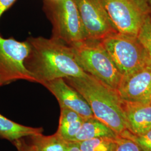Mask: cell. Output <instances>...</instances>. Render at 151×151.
<instances>
[{"label":"cell","instance_id":"cell-1","mask_svg":"<svg viewBox=\"0 0 151 151\" xmlns=\"http://www.w3.org/2000/svg\"><path fill=\"white\" fill-rule=\"evenodd\" d=\"M27 41L30 50L25 65L34 82L42 85L57 78L86 74L76 61L70 46L52 38H29Z\"/></svg>","mask_w":151,"mask_h":151},{"label":"cell","instance_id":"cell-2","mask_svg":"<svg viewBox=\"0 0 151 151\" xmlns=\"http://www.w3.org/2000/svg\"><path fill=\"white\" fill-rule=\"evenodd\" d=\"M64 79L86 100L95 118L119 136L127 130L124 104L116 90L88 73L83 77Z\"/></svg>","mask_w":151,"mask_h":151},{"label":"cell","instance_id":"cell-3","mask_svg":"<svg viewBox=\"0 0 151 151\" xmlns=\"http://www.w3.org/2000/svg\"><path fill=\"white\" fill-rule=\"evenodd\" d=\"M43 10L52 24V37L69 46L87 40L75 0H44Z\"/></svg>","mask_w":151,"mask_h":151},{"label":"cell","instance_id":"cell-4","mask_svg":"<svg viewBox=\"0 0 151 151\" xmlns=\"http://www.w3.org/2000/svg\"><path fill=\"white\" fill-rule=\"evenodd\" d=\"M70 47L83 70L117 90L122 75L100 41L86 40Z\"/></svg>","mask_w":151,"mask_h":151},{"label":"cell","instance_id":"cell-5","mask_svg":"<svg viewBox=\"0 0 151 151\" xmlns=\"http://www.w3.org/2000/svg\"><path fill=\"white\" fill-rule=\"evenodd\" d=\"M122 77L151 64L137 37L115 32L100 41Z\"/></svg>","mask_w":151,"mask_h":151},{"label":"cell","instance_id":"cell-6","mask_svg":"<svg viewBox=\"0 0 151 151\" xmlns=\"http://www.w3.org/2000/svg\"><path fill=\"white\" fill-rule=\"evenodd\" d=\"M117 32L137 37L151 8L146 0H103Z\"/></svg>","mask_w":151,"mask_h":151},{"label":"cell","instance_id":"cell-7","mask_svg":"<svg viewBox=\"0 0 151 151\" xmlns=\"http://www.w3.org/2000/svg\"><path fill=\"white\" fill-rule=\"evenodd\" d=\"M30 50L27 41L19 42L0 35V78L5 85L18 80L34 82L25 65Z\"/></svg>","mask_w":151,"mask_h":151},{"label":"cell","instance_id":"cell-8","mask_svg":"<svg viewBox=\"0 0 151 151\" xmlns=\"http://www.w3.org/2000/svg\"><path fill=\"white\" fill-rule=\"evenodd\" d=\"M86 33L87 40L101 41L117 32L103 0H75Z\"/></svg>","mask_w":151,"mask_h":151},{"label":"cell","instance_id":"cell-9","mask_svg":"<svg viewBox=\"0 0 151 151\" xmlns=\"http://www.w3.org/2000/svg\"><path fill=\"white\" fill-rule=\"evenodd\" d=\"M116 91L123 103H151V64L123 76Z\"/></svg>","mask_w":151,"mask_h":151},{"label":"cell","instance_id":"cell-10","mask_svg":"<svg viewBox=\"0 0 151 151\" xmlns=\"http://www.w3.org/2000/svg\"><path fill=\"white\" fill-rule=\"evenodd\" d=\"M42 85L54 95L60 106L72 110L85 119L94 116L86 100L74 88L68 85L63 78L48 81Z\"/></svg>","mask_w":151,"mask_h":151},{"label":"cell","instance_id":"cell-11","mask_svg":"<svg viewBox=\"0 0 151 151\" xmlns=\"http://www.w3.org/2000/svg\"><path fill=\"white\" fill-rule=\"evenodd\" d=\"M127 130L135 135L151 130V103H123Z\"/></svg>","mask_w":151,"mask_h":151},{"label":"cell","instance_id":"cell-12","mask_svg":"<svg viewBox=\"0 0 151 151\" xmlns=\"http://www.w3.org/2000/svg\"><path fill=\"white\" fill-rule=\"evenodd\" d=\"M119 137V135L107 125L93 116L85 119L73 141L80 142L99 137L116 138Z\"/></svg>","mask_w":151,"mask_h":151},{"label":"cell","instance_id":"cell-13","mask_svg":"<svg viewBox=\"0 0 151 151\" xmlns=\"http://www.w3.org/2000/svg\"><path fill=\"white\" fill-rule=\"evenodd\" d=\"M60 122L57 133L67 142H72L81 128L85 118L75 111L60 106Z\"/></svg>","mask_w":151,"mask_h":151},{"label":"cell","instance_id":"cell-14","mask_svg":"<svg viewBox=\"0 0 151 151\" xmlns=\"http://www.w3.org/2000/svg\"><path fill=\"white\" fill-rule=\"evenodd\" d=\"M42 128H33L17 123L0 114V138L12 143L15 140L42 133Z\"/></svg>","mask_w":151,"mask_h":151},{"label":"cell","instance_id":"cell-15","mask_svg":"<svg viewBox=\"0 0 151 151\" xmlns=\"http://www.w3.org/2000/svg\"><path fill=\"white\" fill-rule=\"evenodd\" d=\"M30 145L38 151H65L68 142L57 133L52 135H44L42 133L29 137Z\"/></svg>","mask_w":151,"mask_h":151},{"label":"cell","instance_id":"cell-16","mask_svg":"<svg viewBox=\"0 0 151 151\" xmlns=\"http://www.w3.org/2000/svg\"><path fill=\"white\" fill-rule=\"evenodd\" d=\"M116 139L99 137L78 143L82 151H115L117 146Z\"/></svg>","mask_w":151,"mask_h":151},{"label":"cell","instance_id":"cell-17","mask_svg":"<svg viewBox=\"0 0 151 151\" xmlns=\"http://www.w3.org/2000/svg\"><path fill=\"white\" fill-rule=\"evenodd\" d=\"M137 38L145 49L151 61V14L142 24Z\"/></svg>","mask_w":151,"mask_h":151},{"label":"cell","instance_id":"cell-18","mask_svg":"<svg viewBox=\"0 0 151 151\" xmlns=\"http://www.w3.org/2000/svg\"><path fill=\"white\" fill-rule=\"evenodd\" d=\"M120 136L134 141L143 151H151V130L140 135L133 134L126 130Z\"/></svg>","mask_w":151,"mask_h":151},{"label":"cell","instance_id":"cell-19","mask_svg":"<svg viewBox=\"0 0 151 151\" xmlns=\"http://www.w3.org/2000/svg\"><path fill=\"white\" fill-rule=\"evenodd\" d=\"M117 146L115 151H143L134 141L119 136L116 139Z\"/></svg>","mask_w":151,"mask_h":151},{"label":"cell","instance_id":"cell-20","mask_svg":"<svg viewBox=\"0 0 151 151\" xmlns=\"http://www.w3.org/2000/svg\"><path fill=\"white\" fill-rule=\"evenodd\" d=\"M12 143L16 147L17 151H38L30 144L26 143L23 138L15 140Z\"/></svg>","mask_w":151,"mask_h":151},{"label":"cell","instance_id":"cell-21","mask_svg":"<svg viewBox=\"0 0 151 151\" xmlns=\"http://www.w3.org/2000/svg\"><path fill=\"white\" fill-rule=\"evenodd\" d=\"M16 0H0V18L4 13L12 5Z\"/></svg>","mask_w":151,"mask_h":151},{"label":"cell","instance_id":"cell-22","mask_svg":"<svg viewBox=\"0 0 151 151\" xmlns=\"http://www.w3.org/2000/svg\"><path fill=\"white\" fill-rule=\"evenodd\" d=\"M65 151H82L80 144L77 142H68L67 147Z\"/></svg>","mask_w":151,"mask_h":151},{"label":"cell","instance_id":"cell-23","mask_svg":"<svg viewBox=\"0 0 151 151\" xmlns=\"http://www.w3.org/2000/svg\"><path fill=\"white\" fill-rule=\"evenodd\" d=\"M5 85V83H4L3 81H2V80L1 79V78H0V87L3 86V85Z\"/></svg>","mask_w":151,"mask_h":151},{"label":"cell","instance_id":"cell-24","mask_svg":"<svg viewBox=\"0 0 151 151\" xmlns=\"http://www.w3.org/2000/svg\"><path fill=\"white\" fill-rule=\"evenodd\" d=\"M147 2L148 3V4L150 5L151 8V0H146Z\"/></svg>","mask_w":151,"mask_h":151}]
</instances>
